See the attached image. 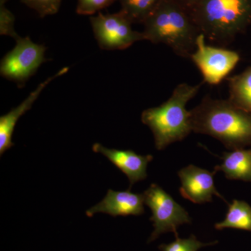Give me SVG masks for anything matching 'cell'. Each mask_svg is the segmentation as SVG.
Here are the masks:
<instances>
[{"instance_id": "obj_18", "label": "cell", "mask_w": 251, "mask_h": 251, "mask_svg": "<svg viewBox=\"0 0 251 251\" xmlns=\"http://www.w3.org/2000/svg\"><path fill=\"white\" fill-rule=\"evenodd\" d=\"M62 0H21V1L38 13L41 18L58 12Z\"/></svg>"}, {"instance_id": "obj_7", "label": "cell", "mask_w": 251, "mask_h": 251, "mask_svg": "<svg viewBox=\"0 0 251 251\" xmlns=\"http://www.w3.org/2000/svg\"><path fill=\"white\" fill-rule=\"evenodd\" d=\"M205 36L201 34L196 41V49L190 59L202 74L204 82L219 85L235 68L240 55L237 52L205 44Z\"/></svg>"}, {"instance_id": "obj_1", "label": "cell", "mask_w": 251, "mask_h": 251, "mask_svg": "<svg viewBox=\"0 0 251 251\" xmlns=\"http://www.w3.org/2000/svg\"><path fill=\"white\" fill-rule=\"evenodd\" d=\"M192 131L219 140L227 150L251 148V115L227 100L206 96L190 110Z\"/></svg>"}, {"instance_id": "obj_20", "label": "cell", "mask_w": 251, "mask_h": 251, "mask_svg": "<svg viewBox=\"0 0 251 251\" xmlns=\"http://www.w3.org/2000/svg\"><path fill=\"white\" fill-rule=\"evenodd\" d=\"M14 23V15L5 5H0V33L1 35L11 36L16 41L20 36L15 31Z\"/></svg>"}, {"instance_id": "obj_13", "label": "cell", "mask_w": 251, "mask_h": 251, "mask_svg": "<svg viewBox=\"0 0 251 251\" xmlns=\"http://www.w3.org/2000/svg\"><path fill=\"white\" fill-rule=\"evenodd\" d=\"M214 171H222L227 179L251 182V148L224 152L222 163Z\"/></svg>"}, {"instance_id": "obj_4", "label": "cell", "mask_w": 251, "mask_h": 251, "mask_svg": "<svg viewBox=\"0 0 251 251\" xmlns=\"http://www.w3.org/2000/svg\"><path fill=\"white\" fill-rule=\"evenodd\" d=\"M202 85L179 84L166 102L144 110L142 122L152 131L157 150L161 151L172 143L181 141L192 131L190 111L186 105L197 95Z\"/></svg>"}, {"instance_id": "obj_2", "label": "cell", "mask_w": 251, "mask_h": 251, "mask_svg": "<svg viewBox=\"0 0 251 251\" xmlns=\"http://www.w3.org/2000/svg\"><path fill=\"white\" fill-rule=\"evenodd\" d=\"M145 40L169 46L180 57L190 58L201 34L188 10L175 0H163L143 23Z\"/></svg>"}, {"instance_id": "obj_12", "label": "cell", "mask_w": 251, "mask_h": 251, "mask_svg": "<svg viewBox=\"0 0 251 251\" xmlns=\"http://www.w3.org/2000/svg\"><path fill=\"white\" fill-rule=\"evenodd\" d=\"M68 71H69V68H63L57 74H54L53 76L46 79L44 82H41L38 85L35 90L28 96L27 98L21 105L0 117V155L1 156H2L5 151H7L14 145V143L12 142V135L14 132L15 126L20 117L23 116L28 110H30L33 103L51 81L67 74Z\"/></svg>"}, {"instance_id": "obj_15", "label": "cell", "mask_w": 251, "mask_h": 251, "mask_svg": "<svg viewBox=\"0 0 251 251\" xmlns=\"http://www.w3.org/2000/svg\"><path fill=\"white\" fill-rule=\"evenodd\" d=\"M214 227L218 230L233 228L251 232V206L244 201L234 200L224 221L216 224Z\"/></svg>"}, {"instance_id": "obj_3", "label": "cell", "mask_w": 251, "mask_h": 251, "mask_svg": "<svg viewBox=\"0 0 251 251\" xmlns=\"http://www.w3.org/2000/svg\"><path fill=\"white\" fill-rule=\"evenodd\" d=\"M208 40L227 46L251 23V0H202L189 11Z\"/></svg>"}, {"instance_id": "obj_6", "label": "cell", "mask_w": 251, "mask_h": 251, "mask_svg": "<svg viewBox=\"0 0 251 251\" xmlns=\"http://www.w3.org/2000/svg\"><path fill=\"white\" fill-rule=\"evenodd\" d=\"M91 24L99 47L106 50L128 49L137 41L145 40L143 32L133 30L132 21L122 11L115 14L99 12L91 16Z\"/></svg>"}, {"instance_id": "obj_14", "label": "cell", "mask_w": 251, "mask_h": 251, "mask_svg": "<svg viewBox=\"0 0 251 251\" xmlns=\"http://www.w3.org/2000/svg\"><path fill=\"white\" fill-rule=\"evenodd\" d=\"M228 82L229 101L251 115V66Z\"/></svg>"}, {"instance_id": "obj_11", "label": "cell", "mask_w": 251, "mask_h": 251, "mask_svg": "<svg viewBox=\"0 0 251 251\" xmlns=\"http://www.w3.org/2000/svg\"><path fill=\"white\" fill-rule=\"evenodd\" d=\"M144 194L109 189L105 197L98 204L86 211L92 217L97 213H104L117 217L118 216H139L145 212Z\"/></svg>"}, {"instance_id": "obj_9", "label": "cell", "mask_w": 251, "mask_h": 251, "mask_svg": "<svg viewBox=\"0 0 251 251\" xmlns=\"http://www.w3.org/2000/svg\"><path fill=\"white\" fill-rule=\"evenodd\" d=\"M214 171L212 173L194 165H189L178 172L181 187L179 192L185 199L196 204L212 202L213 196L224 198L214 186Z\"/></svg>"}, {"instance_id": "obj_8", "label": "cell", "mask_w": 251, "mask_h": 251, "mask_svg": "<svg viewBox=\"0 0 251 251\" xmlns=\"http://www.w3.org/2000/svg\"><path fill=\"white\" fill-rule=\"evenodd\" d=\"M12 50L1 59V75L17 83H25L46 62V47L35 44L29 37L20 36Z\"/></svg>"}, {"instance_id": "obj_10", "label": "cell", "mask_w": 251, "mask_h": 251, "mask_svg": "<svg viewBox=\"0 0 251 251\" xmlns=\"http://www.w3.org/2000/svg\"><path fill=\"white\" fill-rule=\"evenodd\" d=\"M94 152L100 153L106 157L112 164L126 175L130 182V188L135 183L148 177L147 168L153 160L152 155L137 154L133 150H119L105 148L100 143L92 147Z\"/></svg>"}, {"instance_id": "obj_16", "label": "cell", "mask_w": 251, "mask_h": 251, "mask_svg": "<svg viewBox=\"0 0 251 251\" xmlns=\"http://www.w3.org/2000/svg\"><path fill=\"white\" fill-rule=\"evenodd\" d=\"M163 0H119L121 11L132 23H143L161 4Z\"/></svg>"}, {"instance_id": "obj_19", "label": "cell", "mask_w": 251, "mask_h": 251, "mask_svg": "<svg viewBox=\"0 0 251 251\" xmlns=\"http://www.w3.org/2000/svg\"><path fill=\"white\" fill-rule=\"evenodd\" d=\"M116 0H77V14L92 16L100 10L108 7Z\"/></svg>"}, {"instance_id": "obj_21", "label": "cell", "mask_w": 251, "mask_h": 251, "mask_svg": "<svg viewBox=\"0 0 251 251\" xmlns=\"http://www.w3.org/2000/svg\"><path fill=\"white\" fill-rule=\"evenodd\" d=\"M188 11L194 9L202 0H175Z\"/></svg>"}, {"instance_id": "obj_22", "label": "cell", "mask_w": 251, "mask_h": 251, "mask_svg": "<svg viewBox=\"0 0 251 251\" xmlns=\"http://www.w3.org/2000/svg\"><path fill=\"white\" fill-rule=\"evenodd\" d=\"M8 0H0V5H4Z\"/></svg>"}, {"instance_id": "obj_17", "label": "cell", "mask_w": 251, "mask_h": 251, "mask_svg": "<svg viewBox=\"0 0 251 251\" xmlns=\"http://www.w3.org/2000/svg\"><path fill=\"white\" fill-rule=\"evenodd\" d=\"M218 242L203 243L198 240L195 235H191L188 239H179L176 237V240L168 244H161L158 249L161 251H198L203 247L215 245Z\"/></svg>"}, {"instance_id": "obj_5", "label": "cell", "mask_w": 251, "mask_h": 251, "mask_svg": "<svg viewBox=\"0 0 251 251\" xmlns=\"http://www.w3.org/2000/svg\"><path fill=\"white\" fill-rule=\"evenodd\" d=\"M143 194L145 204L152 212L150 221H152L154 228L148 242H153L162 234L169 232L178 237L179 226L191 224L188 211L158 185L151 184Z\"/></svg>"}]
</instances>
